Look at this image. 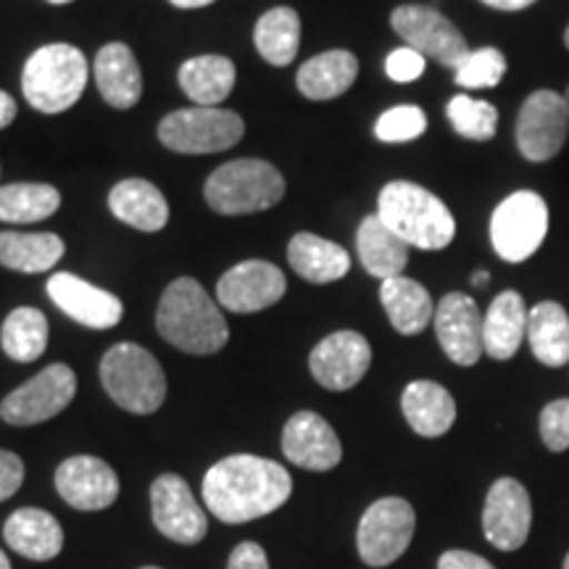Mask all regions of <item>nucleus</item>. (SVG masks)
<instances>
[{"instance_id": "obj_26", "label": "nucleus", "mask_w": 569, "mask_h": 569, "mask_svg": "<svg viewBox=\"0 0 569 569\" xmlns=\"http://www.w3.org/2000/svg\"><path fill=\"white\" fill-rule=\"evenodd\" d=\"M109 209L119 222L140 232H159L169 222V203L153 182L122 180L111 188Z\"/></svg>"}, {"instance_id": "obj_1", "label": "nucleus", "mask_w": 569, "mask_h": 569, "mask_svg": "<svg viewBox=\"0 0 569 569\" xmlns=\"http://www.w3.org/2000/svg\"><path fill=\"white\" fill-rule=\"evenodd\" d=\"M293 478L280 461L234 453L217 461L203 478V503L227 525H243L288 503Z\"/></svg>"}, {"instance_id": "obj_50", "label": "nucleus", "mask_w": 569, "mask_h": 569, "mask_svg": "<svg viewBox=\"0 0 569 569\" xmlns=\"http://www.w3.org/2000/svg\"><path fill=\"white\" fill-rule=\"evenodd\" d=\"M565 46H567V51H569V24H567V30H565Z\"/></svg>"}, {"instance_id": "obj_11", "label": "nucleus", "mask_w": 569, "mask_h": 569, "mask_svg": "<svg viewBox=\"0 0 569 569\" xmlns=\"http://www.w3.org/2000/svg\"><path fill=\"white\" fill-rule=\"evenodd\" d=\"M517 151L525 161L543 163L559 156L569 138V106L557 90H536L517 113Z\"/></svg>"}, {"instance_id": "obj_46", "label": "nucleus", "mask_w": 569, "mask_h": 569, "mask_svg": "<svg viewBox=\"0 0 569 569\" xmlns=\"http://www.w3.org/2000/svg\"><path fill=\"white\" fill-rule=\"evenodd\" d=\"M169 3L177 6V9H203V6H211L213 0H169Z\"/></svg>"}, {"instance_id": "obj_47", "label": "nucleus", "mask_w": 569, "mask_h": 569, "mask_svg": "<svg viewBox=\"0 0 569 569\" xmlns=\"http://www.w3.org/2000/svg\"><path fill=\"white\" fill-rule=\"evenodd\" d=\"M488 282H490V274L482 272V269H480V272L472 274V284H478V288H480V284H488Z\"/></svg>"}, {"instance_id": "obj_4", "label": "nucleus", "mask_w": 569, "mask_h": 569, "mask_svg": "<svg viewBox=\"0 0 569 569\" xmlns=\"http://www.w3.org/2000/svg\"><path fill=\"white\" fill-rule=\"evenodd\" d=\"M88 84V59L80 48L51 42L24 63L21 90L27 103L40 113H61L82 98Z\"/></svg>"}, {"instance_id": "obj_29", "label": "nucleus", "mask_w": 569, "mask_h": 569, "mask_svg": "<svg viewBox=\"0 0 569 569\" xmlns=\"http://www.w3.org/2000/svg\"><path fill=\"white\" fill-rule=\"evenodd\" d=\"M359 61L351 51H325L298 69L296 84L309 101H332L353 88Z\"/></svg>"}, {"instance_id": "obj_7", "label": "nucleus", "mask_w": 569, "mask_h": 569, "mask_svg": "<svg viewBox=\"0 0 569 569\" xmlns=\"http://www.w3.org/2000/svg\"><path fill=\"white\" fill-rule=\"evenodd\" d=\"M549 234V203L536 190H517L490 217V243L498 259L522 264Z\"/></svg>"}, {"instance_id": "obj_9", "label": "nucleus", "mask_w": 569, "mask_h": 569, "mask_svg": "<svg viewBox=\"0 0 569 569\" xmlns=\"http://www.w3.org/2000/svg\"><path fill=\"white\" fill-rule=\"evenodd\" d=\"M417 530L415 507L407 498L388 496L365 511L356 532L359 557L369 567H388L407 553Z\"/></svg>"}, {"instance_id": "obj_42", "label": "nucleus", "mask_w": 569, "mask_h": 569, "mask_svg": "<svg viewBox=\"0 0 569 569\" xmlns=\"http://www.w3.org/2000/svg\"><path fill=\"white\" fill-rule=\"evenodd\" d=\"M227 569H269L267 551L261 549L253 540H246V543L234 546L230 553V561H227Z\"/></svg>"}, {"instance_id": "obj_16", "label": "nucleus", "mask_w": 569, "mask_h": 569, "mask_svg": "<svg viewBox=\"0 0 569 569\" xmlns=\"http://www.w3.org/2000/svg\"><path fill=\"white\" fill-rule=\"evenodd\" d=\"M288 290L284 274L272 261H240L219 277L217 301L234 315H256L274 306Z\"/></svg>"}, {"instance_id": "obj_22", "label": "nucleus", "mask_w": 569, "mask_h": 569, "mask_svg": "<svg viewBox=\"0 0 569 569\" xmlns=\"http://www.w3.org/2000/svg\"><path fill=\"white\" fill-rule=\"evenodd\" d=\"M6 543L24 559L51 561L63 549V530L51 511L24 507L9 517L3 528Z\"/></svg>"}, {"instance_id": "obj_5", "label": "nucleus", "mask_w": 569, "mask_h": 569, "mask_svg": "<svg viewBox=\"0 0 569 569\" xmlns=\"http://www.w3.org/2000/svg\"><path fill=\"white\" fill-rule=\"evenodd\" d=\"M101 382L111 401L130 415H153L167 398V375L156 356L138 343H117L106 351Z\"/></svg>"}, {"instance_id": "obj_49", "label": "nucleus", "mask_w": 569, "mask_h": 569, "mask_svg": "<svg viewBox=\"0 0 569 569\" xmlns=\"http://www.w3.org/2000/svg\"><path fill=\"white\" fill-rule=\"evenodd\" d=\"M48 3H56V6H63V3H71V0H48Z\"/></svg>"}, {"instance_id": "obj_44", "label": "nucleus", "mask_w": 569, "mask_h": 569, "mask_svg": "<svg viewBox=\"0 0 569 569\" xmlns=\"http://www.w3.org/2000/svg\"><path fill=\"white\" fill-rule=\"evenodd\" d=\"M480 3H486L488 9L515 13V11H525V9H530V6H532V3H538V0H480Z\"/></svg>"}, {"instance_id": "obj_45", "label": "nucleus", "mask_w": 569, "mask_h": 569, "mask_svg": "<svg viewBox=\"0 0 569 569\" xmlns=\"http://www.w3.org/2000/svg\"><path fill=\"white\" fill-rule=\"evenodd\" d=\"M17 119V101L6 90H0V130H6Z\"/></svg>"}, {"instance_id": "obj_33", "label": "nucleus", "mask_w": 569, "mask_h": 569, "mask_svg": "<svg viewBox=\"0 0 569 569\" xmlns=\"http://www.w3.org/2000/svg\"><path fill=\"white\" fill-rule=\"evenodd\" d=\"M253 42L261 59L272 67L293 63L298 48H301V17H298V11L280 6V9L261 13V19L256 21Z\"/></svg>"}, {"instance_id": "obj_35", "label": "nucleus", "mask_w": 569, "mask_h": 569, "mask_svg": "<svg viewBox=\"0 0 569 569\" xmlns=\"http://www.w3.org/2000/svg\"><path fill=\"white\" fill-rule=\"evenodd\" d=\"M0 343H3L6 356L13 361L30 365L40 359L48 348V319L40 309L21 306L6 317L3 330H0Z\"/></svg>"}, {"instance_id": "obj_24", "label": "nucleus", "mask_w": 569, "mask_h": 569, "mask_svg": "<svg viewBox=\"0 0 569 569\" xmlns=\"http://www.w3.org/2000/svg\"><path fill=\"white\" fill-rule=\"evenodd\" d=\"M96 82L113 109H132L142 96L140 63L124 42H109L96 56Z\"/></svg>"}, {"instance_id": "obj_28", "label": "nucleus", "mask_w": 569, "mask_h": 569, "mask_svg": "<svg viewBox=\"0 0 569 569\" xmlns=\"http://www.w3.org/2000/svg\"><path fill=\"white\" fill-rule=\"evenodd\" d=\"M382 309L401 336H419L436 319V303L422 282L411 277H390L380 284Z\"/></svg>"}, {"instance_id": "obj_36", "label": "nucleus", "mask_w": 569, "mask_h": 569, "mask_svg": "<svg viewBox=\"0 0 569 569\" xmlns=\"http://www.w3.org/2000/svg\"><path fill=\"white\" fill-rule=\"evenodd\" d=\"M446 117L457 134L475 142L493 140L498 130V109L488 101H478V98L453 96L446 106Z\"/></svg>"}, {"instance_id": "obj_3", "label": "nucleus", "mask_w": 569, "mask_h": 569, "mask_svg": "<svg viewBox=\"0 0 569 569\" xmlns=\"http://www.w3.org/2000/svg\"><path fill=\"white\" fill-rule=\"evenodd\" d=\"M377 217L403 243L419 251H443L457 238V219L451 209L417 182H388L377 198Z\"/></svg>"}, {"instance_id": "obj_25", "label": "nucleus", "mask_w": 569, "mask_h": 569, "mask_svg": "<svg viewBox=\"0 0 569 569\" xmlns=\"http://www.w3.org/2000/svg\"><path fill=\"white\" fill-rule=\"evenodd\" d=\"M288 261L293 272L311 284L338 282L351 269V256L346 248L319 238L315 232L293 234L288 246Z\"/></svg>"}, {"instance_id": "obj_31", "label": "nucleus", "mask_w": 569, "mask_h": 569, "mask_svg": "<svg viewBox=\"0 0 569 569\" xmlns=\"http://www.w3.org/2000/svg\"><path fill=\"white\" fill-rule=\"evenodd\" d=\"M61 256L63 240L53 232H0V264L13 272H48L59 264Z\"/></svg>"}, {"instance_id": "obj_17", "label": "nucleus", "mask_w": 569, "mask_h": 569, "mask_svg": "<svg viewBox=\"0 0 569 569\" xmlns=\"http://www.w3.org/2000/svg\"><path fill=\"white\" fill-rule=\"evenodd\" d=\"M436 336L448 359L459 367L478 365L482 348V315L472 296L448 293L436 306Z\"/></svg>"}, {"instance_id": "obj_53", "label": "nucleus", "mask_w": 569, "mask_h": 569, "mask_svg": "<svg viewBox=\"0 0 569 569\" xmlns=\"http://www.w3.org/2000/svg\"><path fill=\"white\" fill-rule=\"evenodd\" d=\"M140 569H161V567H140Z\"/></svg>"}, {"instance_id": "obj_30", "label": "nucleus", "mask_w": 569, "mask_h": 569, "mask_svg": "<svg viewBox=\"0 0 569 569\" xmlns=\"http://www.w3.org/2000/svg\"><path fill=\"white\" fill-rule=\"evenodd\" d=\"M528 343L532 356L546 367H565L569 361V315L557 301H540L530 309Z\"/></svg>"}, {"instance_id": "obj_32", "label": "nucleus", "mask_w": 569, "mask_h": 569, "mask_svg": "<svg viewBox=\"0 0 569 569\" xmlns=\"http://www.w3.org/2000/svg\"><path fill=\"white\" fill-rule=\"evenodd\" d=\"M234 63L224 56H193L180 67V88L196 106H219L234 88Z\"/></svg>"}, {"instance_id": "obj_12", "label": "nucleus", "mask_w": 569, "mask_h": 569, "mask_svg": "<svg viewBox=\"0 0 569 569\" xmlns=\"http://www.w3.org/2000/svg\"><path fill=\"white\" fill-rule=\"evenodd\" d=\"M77 375L67 365H51L24 386L11 390L0 403V419L13 427L42 425L74 401Z\"/></svg>"}, {"instance_id": "obj_21", "label": "nucleus", "mask_w": 569, "mask_h": 569, "mask_svg": "<svg viewBox=\"0 0 569 569\" xmlns=\"http://www.w3.org/2000/svg\"><path fill=\"white\" fill-rule=\"evenodd\" d=\"M528 306L517 290H503L482 317V348L490 359L509 361L528 336Z\"/></svg>"}, {"instance_id": "obj_2", "label": "nucleus", "mask_w": 569, "mask_h": 569, "mask_svg": "<svg viewBox=\"0 0 569 569\" xmlns=\"http://www.w3.org/2000/svg\"><path fill=\"white\" fill-rule=\"evenodd\" d=\"M156 330L167 343L193 356L222 351L230 340L222 309L193 277H180L163 290L156 309Z\"/></svg>"}, {"instance_id": "obj_10", "label": "nucleus", "mask_w": 569, "mask_h": 569, "mask_svg": "<svg viewBox=\"0 0 569 569\" xmlns=\"http://www.w3.org/2000/svg\"><path fill=\"white\" fill-rule=\"evenodd\" d=\"M390 27L409 48H415L425 59L438 61L446 69L457 71L469 56L465 34L457 30L451 19H446L430 6H398L390 13Z\"/></svg>"}, {"instance_id": "obj_40", "label": "nucleus", "mask_w": 569, "mask_h": 569, "mask_svg": "<svg viewBox=\"0 0 569 569\" xmlns=\"http://www.w3.org/2000/svg\"><path fill=\"white\" fill-rule=\"evenodd\" d=\"M425 67H427L425 56L415 51V48H409V46L396 48V51L386 59L388 77L393 82H401V84L419 80V77L425 74Z\"/></svg>"}, {"instance_id": "obj_6", "label": "nucleus", "mask_w": 569, "mask_h": 569, "mask_svg": "<svg viewBox=\"0 0 569 569\" xmlns=\"http://www.w3.org/2000/svg\"><path fill=\"white\" fill-rule=\"evenodd\" d=\"M206 203L224 217L267 211L282 201L280 169L261 159H238L213 169L203 188Z\"/></svg>"}, {"instance_id": "obj_13", "label": "nucleus", "mask_w": 569, "mask_h": 569, "mask_svg": "<svg viewBox=\"0 0 569 569\" xmlns=\"http://www.w3.org/2000/svg\"><path fill=\"white\" fill-rule=\"evenodd\" d=\"M151 515L156 530L174 543L196 546L209 532V517L180 475H161L153 480Z\"/></svg>"}, {"instance_id": "obj_39", "label": "nucleus", "mask_w": 569, "mask_h": 569, "mask_svg": "<svg viewBox=\"0 0 569 569\" xmlns=\"http://www.w3.org/2000/svg\"><path fill=\"white\" fill-rule=\"evenodd\" d=\"M540 440L553 453H561L569 448V398L551 401L540 411Z\"/></svg>"}, {"instance_id": "obj_48", "label": "nucleus", "mask_w": 569, "mask_h": 569, "mask_svg": "<svg viewBox=\"0 0 569 569\" xmlns=\"http://www.w3.org/2000/svg\"><path fill=\"white\" fill-rule=\"evenodd\" d=\"M0 569H11V561H9V557H6L3 549H0Z\"/></svg>"}, {"instance_id": "obj_20", "label": "nucleus", "mask_w": 569, "mask_h": 569, "mask_svg": "<svg viewBox=\"0 0 569 569\" xmlns=\"http://www.w3.org/2000/svg\"><path fill=\"white\" fill-rule=\"evenodd\" d=\"M119 475L98 457H69L56 469V490L71 509H109L119 498Z\"/></svg>"}, {"instance_id": "obj_38", "label": "nucleus", "mask_w": 569, "mask_h": 569, "mask_svg": "<svg viewBox=\"0 0 569 569\" xmlns=\"http://www.w3.org/2000/svg\"><path fill=\"white\" fill-rule=\"evenodd\" d=\"M427 130V113L419 106H396L375 122V134L382 142H409Z\"/></svg>"}, {"instance_id": "obj_23", "label": "nucleus", "mask_w": 569, "mask_h": 569, "mask_svg": "<svg viewBox=\"0 0 569 569\" xmlns=\"http://www.w3.org/2000/svg\"><path fill=\"white\" fill-rule=\"evenodd\" d=\"M403 417L422 438H440L457 422V401L440 382L415 380L401 396Z\"/></svg>"}, {"instance_id": "obj_34", "label": "nucleus", "mask_w": 569, "mask_h": 569, "mask_svg": "<svg viewBox=\"0 0 569 569\" xmlns=\"http://www.w3.org/2000/svg\"><path fill=\"white\" fill-rule=\"evenodd\" d=\"M61 209V193L46 182H13L0 188V222L32 224Z\"/></svg>"}, {"instance_id": "obj_14", "label": "nucleus", "mask_w": 569, "mask_h": 569, "mask_svg": "<svg viewBox=\"0 0 569 569\" xmlns=\"http://www.w3.org/2000/svg\"><path fill=\"white\" fill-rule=\"evenodd\" d=\"M532 525L530 493L515 478H498L488 490L482 509V532L498 551H517L525 546Z\"/></svg>"}, {"instance_id": "obj_15", "label": "nucleus", "mask_w": 569, "mask_h": 569, "mask_svg": "<svg viewBox=\"0 0 569 569\" xmlns=\"http://www.w3.org/2000/svg\"><path fill=\"white\" fill-rule=\"evenodd\" d=\"M372 365V346L361 332L338 330L319 340L309 356L311 375L327 390H351L365 380Z\"/></svg>"}, {"instance_id": "obj_19", "label": "nucleus", "mask_w": 569, "mask_h": 569, "mask_svg": "<svg viewBox=\"0 0 569 569\" xmlns=\"http://www.w3.org/2000/svg\"><path fill=\"white\" fill-rule=\"evenodd\" d=\"M282 453L309 472H330L343 459L338 432L317 411H298L282 430Z\"/></svg>"}, {"instance_id": "obj_41", "label": "nucleus", "mask_w": 569, "mask_h": 569, "mask_svg": "<svg viewBox=\"0 0 569 569\" xmlns=\"http://www.w3.org/2000/svg\"><path fill=\"white\" fill-rule=\"evenodd\" d=\"M24 482V461L0 448V501L11 498Z\"/></svg>"}, {"instance_id": "obj_18", "label": "nucleus", "mask_w": 569, "mask_h": 569, "mask_svg": "<svg viewBox=\"0 0 569 569\" xmlns=\"http://www.w3.org/2000/svg\"><path fill=\"white\" fill-rule=\"evenodd\" d=\"M48 296L63 315L90 330H111L124 317V303L117 296L71 272H56L48 280Z\"/></svg>"}, {"instance_id": "obj_51", "label": "nucleus", "mask_w": 569, "mask_h": 569, "mask_svg": "<svg viewBox=\"0 0 569 569\" xmlns=\"http://www.w3.org/2000/svg\"><path fill=\"white\" fill-rule=\"evenodd\" d=\"M565 98H567V106H569V84H567V92H565Z\"/></svg>"}, {"instance_id": "obj_43", "label": "nucleus", "mask_w": 569, "mask_h": 569, "mask_svg": "<svg viewBox=\"0 0 569 569\" xmlns=\"http://www.w3.org/2000/svg\"><path fill=\"white\" fill-rule=\"evenodd\" d=\"M438 569H496V567L490 565L488 559H482L480 553L453 549V551H446L443 557L438 559Z\"/></svg>"}, {"instance_id": "obj_37", "label": "nucleus", "mask_w": 569, "mask_h": 569, "mask_svg": "<svg viewBox=\"0 0 569 569\" xmlns=\"http://www.w3.org/2000/svg\"><path fill=\"white\" fill-rule=\"evenodd\" d=\"M503 74H507V56L493 46H486L478 51H469L453 80L465 90H490L503 80Z\"/></svg>"}, {"instance_id": "obj_52", "label": "nucleus", "mask_w": 569, "mask_h": 569, "mask_svg": "<svg viewBox=\"0 0 569 569\" xmlns=\"http://www.w3.org/2000/svg\"><path fill=\"white\" fill-rule=\"evenodd\" d=\"M565 569H569V553H567V559H565Z\"/></svg>"}, {"instance_id": "obj_27", "label": "nucleus", "mask_w": 569, "mask_h": 569, "mask_svg": "<svg viewBox=\"0 0 569 569\" xmlns=\"http://www.w3.org/2000/svg\"><path fill=\"white\" fill-rule=\"evenodd\" d=\"M356 251L361 267L377 280L401 277L409 264V246L377 213L361 219L356 230Z\"/></svg>"}, {"instance_id": "obj_8", "label": "nucleus", "mask_w": 569, "mask_h": 569, "mask_svg": "<svg viewBox=\"0 0 569 569\" xmlns=\"http://www.w3.org/2000/svg\"><path fill=\"white\" fill-rule=\"evenodd\" d=\"M246 124L238 113L219 106H193V109L172 111L161 119L159 140L169 151L184 156L219 153L238 146Z\"/></svg>"}]
</instances>
